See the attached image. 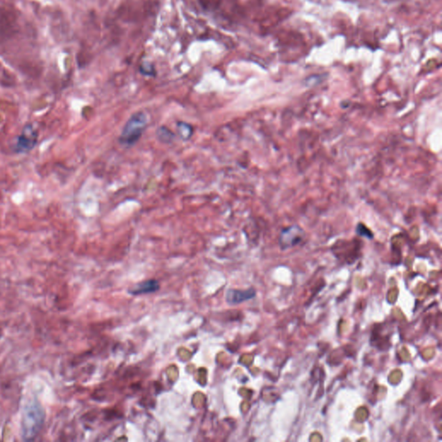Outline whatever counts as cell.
<instances>
[{
	"label": "cell",
	"mask_w": 442,
	"mask_h": 442,
	"mask_svg": "<svg viewBox=\"0 0 442 442\" xmlns=\"http://www.w3.org/2000/svg\"><path fill=\"white\" fill-rule=\"evenodd\" d=\"M159 288H160V285L157 281L147 280L136 284L133 288L129 289V293L130 295H144V294L157 291Z\"/></svg>",
	"instance_id": "6"
},
{
	"label": "cell",
	"mask_w": 442,
	"mask_h": 442,
	"mask_svg": "<svg viewBox=\"0 0 442 442\" xmlns=\"http://www.w3.org/2000/svg\"><path fill=\"white\" fill-rule=\"evenodd\" d=\"M37 133L36 130L31 126H27L24 128L21 135L18 138L17 149L20 152L30 151L36 144Z\"/></svg>",
	"instance_id": "4"
},
{
	"label": "cell",
	"mask_w": 442,
	"mask_h": 442,
	"mask_svg": "<svg viewBox=\"0 0 442 442\" xmlns=\"http://www.w3.org/2000/svg\"><path fill=\"white\" fill-rule=\"evenodd\" d=\"M148 125L147 116L144 112H137L131 116L122 130L119 137L120 143L125 145H133L139 140Z\"/></svg>",
	"instance_id": "2"
},
{
	"label": "cell",
	"mask_w": 442,
	"mask_h": 442,
	"mask_svg": "<svg viewBox=\"0 0 442 442\" xmlns=\"http://www.w3.org/2000/svg\"><path fill=\"white\" fill-rule=\"evenodd\" d=\"M304 237V231L298 226H292V227L285 228L282 231L280 235L281 248L283 250L293 247L299 244Z\"/></svg>",
	"instance_id": "3"
},
{
	"label": "cell",
	"mask_w": 442,
	"mask_h": 442,
	"mask_svg": "<svg viewBox=\"0 0 442 442\" xmlns=\"http://www.w3.org/2000/svg\"><path fill=\"white\" fill-rule=\"evenodd\" d=\"M156 133H157L159 140L162 141V143H170V142H172L174 137H175V134L173 133L170 130L167 129L164 126H161L157 130Z\"/></svg>",
	"instance_id": "8"
},
{
	"label": "cell",
	"mask_w": 442,
	"mask_h": 442,
	"mask_svg": "<svg viewBox=\"0 0 442 442\" xmlns=\"http://www.w3.org/2000/svg\"><path fill=\"white\" fill-rule=\"evenodd\" d=\"M44 413L40 404L33 403L26 407L22 419V435L25 440H33L43 426Z\"/></svg>",
	"instance_id": "1"
},
{
	"label": "cell",
	"mask_w": 442,
	"mask_h": 442,
	"mask_svg": "<svg viewBox=\"0 0 442 442\" xmlns=\"http://www.w3.org/2000/svg\"><path fill=\"white\" fill-rule=\"evenodd\" d=\"M255 295L256 291L253 288H249L246 290L229 289L227 292L226 299H227V303H229L231 305H235V304H239L245 301H248L250 299L253 298Z\"/></svg>",
	"instance_id": "5"
},
{
	"label": "cell",
	"mask_w": 442,
	"mask_h": 442,
	"mask_svg": "<svg viewBox=\"0 0 442 442\" xmlns=\"http://www.w3.org/2000/svg\"><path fill=\"white\" fill-rule=\"evenodd\" d=\"M177 130H178V133H179L181 138L184 139V140L189 139L191 136H192V134H193L192 126L187 124V123H177Z\"/></svg>",
	"instance_id": "7"
}]
</instances>
